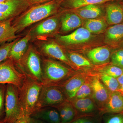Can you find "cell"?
<instances>
[{"label":"cell","instance_id":"41","mask_svg":"<svg viewBox=\"0 0 123 123\" xmlns=\"http://www.w3.org/2000/svg\"><path fill=\"white\" fill-rule=\"evenodd\" d=\"M118 90L121 91V92H123V84L120 86Z\"/></svg>","mask_w":123,"mask_h":123},{"label":"cell","instance_id":"42","mask_svg":"<svg viewBox=\"0 0 123 123\" xmlns=\"http://www.w3.org/2000/svg\"><path fill=\"white\" fill-rule=\"evenodd\" d=\"M6 0H0V3L4 2V1H5Z\"/></svg>","mask_w":123,"mask_h":123},{"label":"cell","instance_id":"34","mask_svg":"<svg viewBox=\"0 0 123 123\" xmlns=\"http://www.w3.org/2000/svg\"><path fill=\"white\" fill-rule=\"evenodd\" d=\"M106 123H123V116H116L110 118Z\"/></svg>","mask_w":123,"mask_h":123},{"label":"cell","instance_id":"3","mask_svg":"<svg viewBox=\"0 0 123 123\" xmlns=\"http://www.w3.org/2000/svg\"><path fill=\"white\" fill-rule=\"evenodd\" d=\"M55 4L52 2L35 6L14 21L12 20V25L16 30V32H18L52 15L55 12Z\"/></svg>","mask_w":123,"mask_h":123},{"label":"cell","instance_id":"4","mask_svg":"<svg viewBox=\"0 0 123 123\" xmlns=\"http://www.w3.org/2000/svg\"><path fill=\"white\" fill-rule=\"evenodd\" d=\"M15 64L27 77L42 83V61L39 54L33 48L28 49L19 62Z\"/></svg>","mask_w":123,"mask_h":123},{"label":"cell","instance_id":"29","mask_svg":"<svg viewBox=\"0 0 123 123\" xmlns=\"http://www.w3.org/2000/svg\"><path fill=\"white\" fill-rule=\"evenodd\" d=\"M6 84H0V121L4 120L5 115V102Z\"/></svg>","mask_w":123,"mask_h":123},{"label":"cell","instance_id":"28","mask_svg":"<svg viewBox=\"0 0 123 123\" xmlns=\"http://www.w3.org/2000/svg\"><path fill=\"white\" fill-rule=\"evenodd\" d=\"M101 72L103 74L116 78L122 75L123 68L112 65L105 67Z\"/></svg>","mask_w":123,"mask_h":123},{"label":"cell","instance_id":"26","mask_svg":"<svg viewBox=\"0 0 123 123\" xmlns=\"http://www.w3.org/2000/svg\"><path fill=\"white\" fill-rule=\"evenodd\" d=\"M66 55L70 61L79 67H90L91 64L89 60L81 55L74 53L68 52Z\"/></svg>","mask_w":123,"mask_h":123},{"label":"cell","instance_id":"14","mask_svg":"<svg viewBox=\"0 0 123 123\" xmlns=\"http://www.w3.org/2000/svg\"><path fill=\"white\" fill-rule=\"evenodd\" d=\"M13 18L0 22V46L17 38L16 31L12 24Z\"/></svg>","mask_w":123,"mask_h":123},{"label":"cell","instance_id":"38","mask_svg":"<svg viewBox=\"0 0 123 123\" xmlns=\"http://www.w3.org/2000/svg\"><path fill=\"white\" fill-rule=\"evenodd\" d=\"M30 123H47L46 122H44L43 121H42L38 119L35 118H33V117H30Z\"/></svg>","mask_w":123,"mask_h":123},{"label":"cell","instance_id":"23","mask_svg":"<svg viewBox=\"0 0 123 123\" xmlns=\"http://www.w3.org/2000/svg\"><path fill=\"white\" fill-rule=\"evenodd\" d=\"M85 27L91 33L99 34L105 30L107 24L103 19L94 18L87 20Z\"/></svg>","mask_w":123,"mask_h":123},{"label":"cell","instance_id":"24","mask_svg":"<svg viewBox=\"0 0 123 123\" xmlns=\"http://www.w3.org/2000/svg\"><path fill=\"white\" fill-rule=\"evenodd\" d=\"M73 105L77 110L84 113L91 112L95 108L93 102L90 98H87L76 99L74 102Z\"/></svg>","mask_w":123,"mask_h":123},{"label":"cell","instance_id":"15","mask_svg":"<svg viewBox=\"0 0 123 123\" xmlns=\"http://www.w3.org/2000/svg\"><path fill=\"white\" fill-rule=\"evenodd\" d=\"M87 56L95 64H103L110 61L111 52L109 49L104 47L93 49L88 52Z\"/></svg>","mask_w":123,"mask_h":123},{"label":"cell","instance_id":"16","mask_svg":"<svg viewBox=\"0 0 123 123\" xmlns=\"http://www.w3.org/2000/svg\"><path fill=\"white\" fill-rule=\"evenodd\" d=\"M106 20L108 24L115 25L121 23L123 21V9L119 5L111 4L106 8Z\"/></svg>","mask_w":123,"mask_h":123},{"label":"cell","instance_id":"12","mask_svg":"<svg viewBox=\"0 0 123 123\" xmlns=\"http://www.w3.org/2000/svg\"><path fill=\"white\" fill-rule=\"evenodd\" d=\"M85 83L84 79L80 77H74L66 80L59 86L67 99H72L76 97L79 88Z\"/></svg>","mask_w":123,"mask_h":123},{"label":"cell","instance_id":"37","mask_svg":"<svg viewBox=\"0 0 123 123\" xmlns=\"http://www.w3.org/2000/svg\"><path fill=\"white\" fill-rule=\"evenodd\" d=\"M13 18L10 15L0 13V22Z\"/></svg>","mask_w":123,"mask_h":123},{"label":"cell","instance_id":"39","mask_svg":"<svg viewBox=\"0 0 123 123\" xmlns=\"http://www.w3.org/2000/svg\"><path fill=\"white\" fill-rule=\"evenodd\" d=\"M117 80L120 85L123 84V73L121 76L117 78Z\"/></svg>","mask_w":123,"mask_h":123},{"label":"cell","instance_id":"32","mask_svg":"<svg viewBox=\"0 0 123 123\" xmlns=\"http://www.w3.org/2000/svg\"><path fill=\"white\" fill-rule=\"evenodd\" d=\"M92 90L91 86L89 84L85 82L79 88L75 97L77 99L87 98L91 94Z\"/></svg>","mask_w":123,"mask_h":123},{"label":"cell","instance_id":"10","mask_svg":"<svg viewBox=\"0 0 123 123\" xmlns=\"http://www.w3.org/2000/svg\"><path fill=\"white\" fill-rule=\"evenodd\" d=\"M31 38L29 33L21 39L16 41L11 47L8 58L17 64L19 62L27 51L28 43Z\"/></svg>","mask_w":123,"mask_h":123},{"label":"cell","instance_id":"9","mask_svg":"<svg viewBox=\"0 0 123 123\" xmlns=\"http://www.w3.org/2000/svg\"><path fill=\"white\" fill-rule=\"evenodd\" d=\"M42 51L46 56L59 60L68 64H70L66 53L58 44L53 42H46L42 45Z\"/></svg>","mask_w":123,"mask_h":123},{"label":"cell","instance_id":"5","mask_svg":"<svg viewBox=\"0 0 123 123\" xmlns=\"http://www.w3.org/2000/svg\"><path fill=\"white\" fill-rule=\"evenodd\" d=\"M18 88L11 84H7L5 102V123H15L22 117Z\"/></svg>","mask_w":123,"mask_h":123},{"label":"cell","instance_id":"35","mask_svg":"<svg viewBox=\"0 0 123 123\" xmlns=\"http://www.w3.org/2000/svg\"><path fill=\"white\" fill-rule=\"evenodd\" d=\"M72 123H97L94 120L90 118H82L77 119Z\"/></svg>","mask_w":123,"mask_h":123},{"label":"cell","instance_id":"44","mask_svg":"<svg viewBox=\"0 0 123 123\" xmlns=\"http://www.w3.org/2000/svg\"></svg>","mask_w":123,"mask_h":123},{"label":"cell","instance_id":"36","mask_svg":"<svg viewBox=\"0 0 123 123\" xmlns=\"http://www.w3.org/2000/svg\"><path fill=\"white\" fill-rule=\"evenodd\" d=\"M30 117L23 116L20 118L15 123H30Z\"/></svg>","mask_w":123,"mask_h":123},{"label":"cell","instance_id":"13","mask_svg":"<svg viewBox=\"0 0 123 123\" xmlns=\"http://www.w3.org/2000/svg\"><path fill=\"white\" fill-rule=\"evenodd\" d=\"M30 117L38 119L47 123H61L59 113L57 110L50 107H46L37 110Z\"/></svg>","mask_w":123,"mask_h":123},{"label":"cell","instance_id":"1","mask_svg":"<svg viewBox=\"0 0 123 123\" xmlns=\"http://www.w3.org/2000/svg\"><path fill=\"white\" fill-rule=\"evenodd\" d=\"M41 82L26 77L22 85L18 88V95L22 116L30 117L36 111L40 91Z\"/></svg>","mask_w":123,"mask_h":123},{"label":"cell","instance_id":"7","mask_svg":"<svg viewBox=\"0 0 123 123\" xmlns=\"http://www.w3.org/2000/svg\"><path fill=\"white\" fill-rule=\"evenodd\" d=\"M26 78L11 59L0 63V84H11L19 88Z\"/></svg>","mask_w":123,"mask_h":123},{"label":"cell","instance_id":"8","mask_svg":"<svg viewBox=\"0 0 123 123\" xmlns=\"http://www.w3.org/2000/svg\"><path fill=\"white\" fill-rule=\"evenodd\" d=\"M92 37L91 33L85 27L78 28L68 35L60 36L58 40L65 45H74L88 42Z\"/></svg>","mask_w":123,"mask_h":123},{"label":"cell","instance_id":"33","mask_svg":"<svg viewBox=\"0 0 123 123\" xmlns=\"http://www.w3.org/2000/svg\"><path fill=\"white\" fill-rule=\"evenodd\" d=\"M75 112L73 106L68 102L67 103V110L64 118L61 123H68L73 119Z\"/></svg>","mask_w":123,"mask_h":123},{"label":"cell","instance_id":"19","mask_svg":"<svg viewBox=\"0 0 123 123\" xmlns=\"http://www.w3.org/2000/svg\"><path fill=\"white\" fill-rule=\"evenodd\" d=\"M91 88L95 99L98 103L104 104L107 102L110 96L108 91L105 86L98 79L93 80Z\"/></svg>","mask_w":123,"mask_h":123},{"label":"cell","instance_id":"30","mask_svg":"<svg viewBox=\"0 0 123 123\" xmlns=\"http://www.w3.org/2000/svg\"><path fill=\"white\" fill-rule=\"evenodd\" d=\"M17 39L0 46V63L8 58L11 47Z\"/></svg>","mask_w":123,"mask_h":123},{"label":"cell","instance_id":"6","mask_svg":"<svg viewBox=\"0 0 123 123\" xmlns=\"http://www.w3.org/2000/svg\"><path fill=\"white\" fill-rule=\"evenodd\" d=\"M67 101L65 95L59 86H43L36 111L43 108L57 107Z\"/></svg>","mask_w":123,"mask_h":123},{"label":"cell","instance_id":"20","mask_svg":"<svg viewBox=\"0 0 123 123\" xmlns=\"http://www.w3.org/2000/svg\"><path fill=\"white\" fill-rule=\"evenodd\" d=\"M123 39V23L112 25L108 29L105 39L108 43L116 44Z\"/></svg>","mask_w":123,"mask_h":123},{"label":"cell","instance_id":"17","mask_svg":"<svg viewBox=\"0 0 123 123\" xmlns=\"http://www.w3.org/2000/svg\"><path fill=\"white\" fill-rule=\"evenodd\" d=\"M81 24V18L76 14H66L61 18V31L68 32L79 27Z\"/></svg>","mask_w":123,"mask_h":123},{"label":"cell","instance_id":"31","mask_svg":"<svg viewBox=\"0 0 123 123\" xmlns=\"http://www.w3.org/2000/svg\"><path fill=\"white\" fill-rule=\"evenodd\" d=\"M111 59L112 65L123 68V49L113 52L111 56Z\"/></svg>","mask_w":123,"mask_h":123},{"label":"cell","instance_id":"22","mask_svg":"<svg viewBox=\"0 0 123 123\" xmlns=\"http://www.w3.org/2000/svg\"><path fill=\"white\" fill-rule=\"evenodd\" d=\"M76 13L80 17L89 20L99 17L102 14V11L96 5H89L77 9Z\"/></svg>","mask_w":123,"mask_h":123},{"label":"cell","instance_id":"25","mask_svg":"<svg viewBox=\"0 0 123 123\" xmlns=\"http://www.w3.org/2000/svg\"><path fill=\"white\" fill-rule=\"evenodd\" d=\"M115 0H68L67 4L71 8L78 9L89 5L102 4Z\"/></svg>","mask_w":123,"mask_h":123},{"label":"cell","instance_id":"18","mask_svg":"<svg viewBox=\"0 0 123 123\" xmlns=\"http://www.w3.org/2000/svg\"><path fill=\"white\" fill-rule=\"evenodd\" d=\"M58 20L56 18H51L40 23L34 30V33L37 35H47L55 31L57 29Z\"/></svg>","mask_w":123,"mask_h":123},{"label":"cell","instance_id":"11","mask_svg":"<svg viewBox=\"0 0 123 123\" xmlns=\"http://www.w3.org/2000/svg\"><path fill=\"white\" fill-rule=\"evenodd\" d=\"M25 0H7L0 3V13L14 17L27 6Z\"/></svg>","mask_w":123,"mask_h":123},{"label":"cell","instance_id":"40","mask_svg":"<svg viewBox=\"0 0 123 123\" xmlns=\"http://www.w3.org/2000/svg\"><path fill=\"white\" fill-rule=\"evenodd\" d=\"M30 1L32 3H38V2H43V1H45L47 0H30Z\"/></svg>","mask_w":123,"mask_h":123},{"label":"cell","instance_id":"43","mask_svg":"<svg viewBox=\"0 0 123 123\" xmlns=\"http://www.w3.org/2000/svg\"><path fill=\"white\" fill-rule=\"evenodd\" d=\"M0 123H5V121L3 120L2 121H0Z\"/></svg>","mask_w":123,"mask_h":123},{"label":"cell","instance_id":"2","mask_svg":"<svg viewBox=\"0 0 123 123\" xmlns=\"http://www.w3.org/2000/svg\"><path fill=\"white\" fill-rule=\"evenodd\" d=\"M42 83L44 86H59L70 76L71 70L66 66L50 59L42 60Z\"/></svg>","mask_w":123,"mask_h":123},{"label":"cell","instance_id":"21","mask_svg":"<svg viewBox=\"0 0 123 123\" xmlns=\"http://www.w3.org/2000/svg\"><path fill=\"white\" fill-rule=\"evenodd\" d=\"M107 110L111 112L123 111V95L120 92L115 91L110 95L106 105Z\"/></svg>","mask_w":123,"mask_h":123},{"label":"cell","instance_id":"27","mask_svg":"<svg viewBox=\"0 0 123 123\" xmlns=\"http://www.w3.org/2000/svg\"><path fill=\"white\" fill-rule=\"evenodd\" d=\"M101 79L104 84L111 91L114 92L118 90L120 85L116 78L103 74Z\"/></svg>","mask_w":123,"mask_h":123}]
</instances>
